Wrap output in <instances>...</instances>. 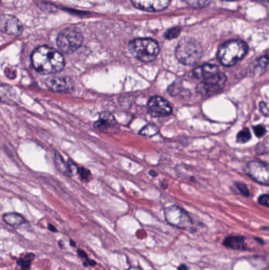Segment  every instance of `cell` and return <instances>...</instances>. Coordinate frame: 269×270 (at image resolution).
Returning a JSON list of instances; mask_svg holds the SVG:
<instances>
[{"instance_id":"obj_1","label":"cell","mask_w":269,"mask_h":270,"mask_svg":"<svg viewBox=\"0 0 269 270\" xmlns=\"http://www.w3.org/2000/svg\"><path fill=\"white\" fill-rule=\"evenodd\" d=\"M32 65L42 75H54L63 70L65 60L63 55L56 49L41 46L35 49L31 56Z\"/></svg>"},{"instance_id":"obj_2","label":"cell","mask_w":269,"mask_h":270,"mask_svg":"<svg viewBox=\"0 0 269 270\" xmlns=\"http://www.w3.org/2000/svg\"><path fill=\"white\" fill-rule=\"evenodd\" d=\"M248 53V45L241 40L226 42L218 51V60L226 66H234Z\"/></svg>"},{"instance_id":"obj_3","label":"cell","mask_w":269,"mask_h":270,"mask_svg":"<svg viewBox=\"0 0 269 270\" xmlns=\"http://www.w3.org/2000/svg\"><path fill=\"white\" fill-rule=\"evenodd\" d=\"M203 54L202 45L193 38L182 39L176 50L178 60L182 64L192 66L196 64Z\"/></svg>"},{"instance_id":"obj_4","label":"cell","mask_w":269,"mask_h":270,"mask_svg":"<svg viewBox=\"0 0 269 270\" xmlns=\"http://www.w3.org/2000/svg\"><path fill=\"white\" fill-rule=\"evenodd\" d=\"M129 50L139 60L149 63L158 56L160 47L157 42L153 39L139 38L130 42Z\"/></svg>"},{"instance_id":"obj_5","label":"cell","mask_w":269,"mask_h":270,"mask_svg":"<svg viewBox=\"0 0 269 270\" xmlns=\"http://www.w3.org/2000/svg\"><path fill=\"white\" fill-rule=\"evenodd\" d=\"M83 42L82 32L75 27H68L59 33L57 45L63 53L71 54L78 50Z\"/></svg>"},{"instance_id":"obj_6","label":"cell","mask_w":269,"mask_h":270,"mask_svg":"<svg viewBox=\"0 0 269 270\" xmlns=\"http://www.w3.org/2000/svg\"><path fill=\"white\" fill-rule=\"evenodd\" d=\"M164 216L167 223L172 226L186 230L193 229V220L184 209L179 206H172L166 208Z\"/></svg>"},{"instance_id":"obj_7","label":"cell","mask_w":269,"mask_h":270,"mask_svg":"<svg viewBox=\"0 0 269 270\" xmlns=\"http://www.w3.org/2000/svg\"><path fill=\"white\" fill-rule=\"evenodd\" d=\"M227 82V77L224 73H217L212 77L202 81L197 86V91L203 96H210L216 94L224 89Z\"/></svg>"},{"instance_id":"obj_8","label":"cell","mask_w":269,"mask_h":270,"mask_svg":"<svg viewBox=\"0 0 269 270\" xmlns=\"http://www.w3.org/2000/svg\"><path fill=\"white\" fill-rule=\"evenodd\" d=\"M247 173L253 180L261 184L268 185V166L260 161H251L247 167Z\"/></svg>"},{"instance_id":"obj_9","label":"cell","mask_w":269,"mask_h":270,"mask_svg":"<svg viewBox=\"0 0 269 270\" xmlns=\"http://www.w3.org/2000/svg\"><path fill=\"white\" fill-rule=\"evenodd\" d=\"M148 110L153 116L160 117L168 115L172 113V107L168 101L163 97L153 96L148 103Z\"/></svg>"},{"instance_id":"obj_10","label":"cell","mask_w":269,"mask_h":270,"mask_svg":"<svg viewBox=\"0 0 269 270\" xmlns=\"http://www.w3.org/2000/svg\"><path fill=\"white\" fill-rule=\"evenodd\" d=\"M94 127L98 131L108 134H114L118 131V122L109 112H101L99 119L94 124Z\"/></svg>"},{"instance_id":"obj_11","label":"cell","mask_w":269,"mask_h":270,"mask_svg":"<svg viewBox=\"0 0 269 270\" xmlns=\"http://www.w3.org/2000/svg\"><path fill=\"white\" fill-rule=\"evenodd\" d=\"M0 30L8 35H18L22 32V24L14 16L4 14L0 17Z\"/></svg>"},{"instance_id":"obj_12","label":"cell","mask_w":269,"mask_h":270,"mask_svg":"<svg viewBox=\"0 0 269 270\" xmlns=\"http://www.w3.org/2000/svg\"><path fill=\"white\" fill-rule=\"evenodd\" d=\"M46 86L50 90L58 92H70L74 90V82L66 77H55L47 79Z\"/></svg>"},{"instance_id":"obj_13","label":"cell","mask_w":269,"mask_h":270,"mask_svg":"<svg viewBox=\"0 0 269 270\" xmlns=\"http://www.w3.org/2000/svg\"><path fill=\"white\" fill-rule=\"evenodd\" d=\"M131 2L138 9L156 12L166 9L170 0H131Z\"/></svg>"},{"instance_id":"obj_14","label":"cell","mask_w":269,"mask_h":270,"mask_svg":"<svg viewBox=\"0 0 269 270\" xmlns=\"http://www.w3.org/2000/svg\"><path fill=\"white\" fill-rule=\"evenodd\" d=\"M19 101L17 92L11 86L0 85V102L7 105H17Z\"/></svg>"},{"instance_id":"obj_15","label":"cell","mask_w":269,"mask_h":270,"mask_svg":"<svg viewBox=\"0 0 269 270\" xmlns=\"http://www.w3.org/2000/svg\"><path fill=\"white\" fill-rule=\"evenodd\" d=\"M217 73H219L218 66L212 64H204L202 66H198L193 72V76L196 79H201L202 81L212 77Z\"/></svg>"},{"instance_id":"obj_16","label":"cell","mask_w":269,"mask_h":270,"mask_svg":"<svg viewBox=\"0 0 269 270\" xmlns=\"http://www.w3.org/2000/svg\"><path fill=\"white\" fill-rule=\"evenodd\" d=\"M224 245L226 248L235 251H246L247 249L245 237L239 235H230L225 238Z\"/></svg>"},{"instance_id":"obj_17","label":"cell","mask_w":269,"mask_h":270,"mask_svg":"<svg viewBox=\"0 0 269 270\" xmlns=\"http://www.w3.org/2000/svg\"><path fill=\"white\" fill-rule=\"evenodd\" d=\"M4 220L7 225H11V226L17 228V227L21 226L22 224L25 223V219L21 215L18 213H6L4 215Z\"/></svg>"},{"instance_id":"obj_18","label":"cell","mask_w":269,"mask_h":270,"mask_svg":"<svg viewBox=\"0 0 269 270\" xmlns=\"http://www.w3.org/2000/svg\"><path fill=\"white\" fill-rule=\"evenodd\" d=\"M55 163H56V167L58 169L63 173V174L68 175L69 176V165H68V162H65L63 157L59 153H56L55 154Z\"/></svg>"},{"instance_id":"obj_19","label":"cell","mask_w":269,"mask_h":270,"mask_svg":"<svg viewBox=\"0 0 269 270\" xmlns=\"http://www.w3.org/2000/svg\"><path fill=\"white\" fill-rule=\"evenodd\" d=\"M34 258V255L33 254H28L26 255L24 258H20L17 261V264L21 267V270H29L31 265L32 261Z\"/></svg>"},{"instance_id":"obj_20","label":"cell","mask_w":269,"mask_h":270,"mask_svg":"<svg viewBox=\"0 0 269 270\" xmlns=\"http://www.w3.org/2000/svg\"><path fill=\"white\" fill-rule=\"evenodd\" d=\"M159 129L155 125H147L143 128L140 131V134L144 137H153L156 134H158Z\"/></svg>"},{"instance_id":"obj_21","label":"cell","mask_w":269,"mask_h":270,"mask_svg":"<svg viewBox=\"0 0 269 270\" xmlns=\"http://www.w3.org/2000/svg\"><path fill=\"white\" fill-rule=\"evenodd\" d=\"M250 138H251L250 131L247 128H245V129L241 130L238 133V135H237L236 141L237 142L242 144V143H246L250 141Z\"/></svg>"},{"instance_id":"obj_22","label":"cell","mask_w":269,"mask_h":270,"mask_svg":"<svg viewBox=\"0 0 269 270\" xmlns=\"http://www.w3.org/2000/svg\"><path fill=\"white\" fill-rule=\"evenodd\" d=\"M187 4L193 8H204L210 4L211 0H186Z\"/></svg>"},{"instance_id":"obj_23","label":"cell","mask_w":269,"mask_h":270,"mask_svg":"<svg viewBox=\"0 0 269 270\" xmlns=\"http://www.w3.org/2000/svg\"><path fill=\"white\" fill-rule=\"evenodd\" d=\"M77 174L80 177L81 180L83 182L90 181L92 176L89 170L85 167H78V173Z\"/></svg>"},{"instance_id":"obj_24","label":"cell","mask_w":269,"mask_h":270,"mask_svg":"<svg viewBox=\"0 0 269 270\" xmlns=\"http://www.w3.org/2000/svg\"><path fill=\"white\" fill-rule=\"evenodd\" d=\"M180 29L177 28H172L170 30H167V33H165V37L169 40H172V39L176 38V37H179V34H180Z\"/></svg>"},{"instance_id":"obj_25","label":"cell","mask_w":269,"mask_h":270,"mask_svg":"<svg viewBox=\"0 0 269 270\" xmlns=\"http://www.w3.org/2000/svg\"><path fill=\"white\" fill-rule=\"evenodd\" d=\"M235 186H236L237 189H238L241 194L246 196V197L250 196V191H249L248 188H247V186L244 183H235Z\"/></svg>"},{"instance_id":"obj_26","label":"cell","mask_w":269,"mask_h":270,"mask_svg":"<svg viewBox=\"0 0 269 270\" xmlns=\"http://www.w3.org/2000/svg\"><path fill=\"white\" fill-rule=\"evenodd\" d=\"M254 134L258 138H261L266 134V129L264 126L257 125L254 128Z\"/></svg>"},{"instance_id":"obj_27","label":"cell","mask_w":269,"mask_h":270,"mask_svg":"<svg viewBox=\"0 0 269 270\" xmlns=\"http://www.w3.org/2000/svg\"><path fill=\"white\" fill-rule=\"evenodd\" d=\"M259 204L261 206H265V207H268L269 206V196L268 194H263L260 196L258 199Z\"/></svg>"},{"instance_id":"obj_28","label":"cell","mask_w":269,"mask_h":270,"mask_svg":"<svg viewBox=\"0 0 269 270\" xmlns=\"http://www.w3.org/2000/svg\"><path fill=\"white\" fill-rule=\"evenodd\" d=\"M260 109L261 112H262L263 115H265V116L268 115V108H267V105L264 102H260Z\"/></svg>"},{"instance_id":"obj_29","label":"cell","mask_w":269,"mask_h":270,"mask_svg":"<svg viewBox=\"0 0 269 270\" xmlns=\"http://www.w3.org/2000/svg\"><path fill=\"white\" fill-rule=\"evenodd\" d=\"M259 66H260V67H265L266 66H267V56H263L262 58H260V60H259Z\"/></svg>"},{"instance_id":"obj_30","label":"cell","mask_w":269,"mask_h":270,"mask_svg":"<svg viewBox=\"0 0 269 270\" xmlns=\"http://www.w3.org/2000/svg\"><path fill=\"white\" fill-rule=\"evenodd\" d=\"M83 264L85 266H88V265H95V262L94 261H92V260L87 259L86 258V261Z\"/></svg>"},{"instance_id":"obj_31","label":"cell","mask_w":269,"mask_h":270,"mask_svg":"<svg viewBox=\"0 0 269 270\" xmlns=\"http://www.w3.org/2000/svg\"><path fill=\"white\" fill-rule=\"evenodd\" d=\"M78 255L81 257V258H85L86 259L87 258V255L85 254V252H84L83 251H82V250H78Z\"/></svg>"},{"instance_id":"obj_32","label":"cell","mask_w":269,"mask_h":270,"mask_svg":"<svg viewBox=\"0 0 269 270\" xmlns=\"http://www.w3.org/2000/svg\"><path fill=\"white\" fill-rule=\"evenodd\" d=\"M48 229L49 230L52 231V232H57V229H56V228H55V227L53 226V225H48Z\"/></svg>"},{"instance_id":"obj_33","label":"cell","mask_w":269,"mask_h":270,"mask_svg":"<svg viewBox=\"0 0 269 270\" xmlns=\"http://www.w3.org/2000/svg\"><path fill=\"white\" fill-rule=\"evenodd\" d=\"M178 270H188V268L186 266V265H183V264H182V265H179Z\"/></svg>"},{"instance_id":"obj_34","label":"cell","mask_w":269,"mask_h":270,"mask_svg":"<svg viewBox=\"0 0 269 270\" xmlns=\"http://www.w3.org/2000/svg\"><path fill=\"white\" fill-rule=\"evenodd\" d=\"M150 175H151L152 176H157V173H156L155 171H150Z\"/></svg>"},{"instance_id":"obj_35","label":"cell","mask_w":269,"mask_h":270,"mask_svg":"<svg viewBox=\"0 0 269 270\" xmlns=\"http://www.w3.org/2000/svg\"><path fill=\"white\" fill-rule=\"evenodd\" d=\"M127 270H141L140 268H137V267H130Z\"/></svg>"},{"instance_id":"obj_36","label":"cell","mask_w":269,"mask_h":270,"mask_svg":"<svg viewBox=\"0 0 269 270\" xmlns=\"http://www.w3.org/2000/svg\"><path fill=\"white\" fill-rule=\"evenodd\" d=\"M254 1H257V2H267V0H254Z\"/></svg>"},{"instance_id":"obj_37","label":"cell","mask_w":269,"mask_h":270,"mask_svg":"<svg viewBox=\"0 0 269 270\" xmlns=\"http://www.w3.org/2000/svg\"><path fill=\"white\" fill-rule=\"evenodd\" d=\"M225 1H235V0H225Z\"/></svg>"}]
</instances>
